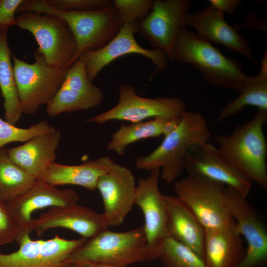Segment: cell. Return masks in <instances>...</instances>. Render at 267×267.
<instances>
[{"instance_id":"cell-1","label":"cell","mask_w":267,"mask_h":267,"mask_svg":"<svg viewBox=\"0 0 267 267\" xmlns=\"http://www.w3.org/2000/svg\"><path fill=\"white\" fill-rule=\"evenodd\" d=\"M164 136L161 143L152 152L137 158L135 166L139 170L151 171L161 168V178L171 183L184 172L183 160L190 149L208 142L211 132L201 114L186 110L177 127Z\"/></svg>"},{"instance_id":"cell-2","label":"cell","mask_w":267,"mask_h":267,"mask_svg":"<svg viewBox=\"0 0 267 267\" xmlns=\"http://www.w3.org/2000/svg\"><path fill=\"white\" fill-rule=\"evenodd\" d=\"M267 111L258 110L250 121L226 135H216L219 151L250 182L267 189V142L264 125Z\"/></svg>"},{"instance_id":"cell-3","label":"cell","mask_w":267,"mask_h":267,"mask_svg":"<svg viewBox=\"0 0 267 267\" xmlns=\"http://www.w3.org/2000/svg\"><path fill=\"white\" fill-rule=\"evenodd\" d=\"M174 61L196 68L209 83L238 92L250 78L244 73L236 59L225 56L211 42L186 26L178 35Z\"/></svg>"},{"instance_id":"cell-4","label":"cell","mask_w":267,"mask_h":267,"mask_svg":"<svg viewBox=\"0 0 267 267\" xmlns=\"http://www.w3.org/2000/svg\"><path fill=\"white\" fill-rule=\"evenodd\" d=\"M21 9L23 12L53 15L63 20L76 41V60L85 50H95L106 45L123 26L112 4L96 10L71 11L55 9L46 0H26Z\"/></svg>"},{"instance_id":"cell-5","label":"cell","mask_w":267,"mask_h":267,"mask_svg":"<svg viewBox=\"0 0 267 267\" xmlns=\"http://www.w3.org/2000/svg\"><path fill=\"white\" fill-rule=\"evenodd\" d=\"M149 262L143 227L123 232L105 230L87 239L68 258V264L92 263L124 267Z\"/></svg>"},{"instance_id":"cell-6","label":"cell","mask_w":267,"mask_h":267,"mask_svg":"<svg viewBox=\"0 0 267 267\" xmlns=\"http://www.w3.org/2000/svg\"><path fill=\"white\" fill-rule=\"evenodd\" d=\"M15 26L30 32L42 54L49 66L67 69L76 60L74 37L65 22L58 16L34 11L22 12Z\"/></svg>"},{"instance_id":"cell-7","label":"cell","mask_w":267,"mask_h":267,"mask_svg":"<svg viewBox=\"0 0 267 267\" xmlns=\"http://www.w3.org/2000/svg\"><path fill=\"white\" fill-rule=\"evenodd\" d=\"M32 64L12 55L13 71L23 113L35 114L53 98L60 88L67 69L48 65L43 55L34 54Z\"/></svg>"},{"instance_id":"cell-8","label":"cell","mask_w":267,"mask_h":267,"mask_svg":"<svg viewBox=\"0 0 267 267\" xmlns=\"http://www.w3.org/2000/svg\"><path fill=\"white\" fill-rule=\"evenodd\" d=\"M225 186L209 178L188 175L175 181L177 196L192 212L204 229L219 228L233 220L224 202Z\"/></svg>"},{"instance_id":"cell-9","label":"cell","mask_w":267,"mask_h":267,"mask_svg":"<svg viewBox=\"0 0 267 267\" xmlns=\"http://www.w3.org/2000/svg\"><path fill=\"white\" fill-rule=\"evenodd\" d=\"M118 89V103L111 109L87 119V122L101 125L112 120L134 123L153 117L175 119L180 118L186 111V103L177 96L142 97L136 94L134 87L131 85L121 84Z\"/></svg>"},{"instance_id":"cell-10","label":"cell","mask_w":267,"mask_h":267,"mask_svg":"<svg viewBox=\"0 0 267 267\" xmlns=\"http://www.w3.org/2000/svg\"><path fill=\"white\" fill-rule=\"evenodd\" d=\"M191 6L188 0H154L149 14L136 22V33L154 48L162 51L168 61L174 62L176 41L185 26L184 16Z\"/></svg>"},{"instance_id":"cell-11","label":"cell","mask_w":267,"mask_h":267,"mask_svg":"<svg viewBox=\"0 0 267 267\" xmlns=\"http://www.w3.org/2000/svg\"><path fill=\"white\" fill-rule=\"evenodd\" d=\"M31 233L20 232L17 251L0 253V267H65L70 255L87 239H66L56 234L47 240H33Z\"/></svg>"},{"instance_id":"cell-12","label":"cell","mask_w":267,"mask_h":267,"mask_svg":"<svg viewBox=\"0 0 267 267\" xmlns=\"http://www.w3.org/2000/svg\"><path fill=\"white\" fill-rule=\"evenodd\" d=\"M225 205L246 242L245 256L237 267H264L267 263V231L253 207L236 191L225 186Z\"/></svg>"},{"instance_id":"cell-13","label":"cell","mask_w":267,"mask_h":267,"mask_svg":"<svg viewBox=\"0 0 267 267\" xmlns=\"http://www.w3.org/2000/svg\"><path fill=\"white\" fill-rule=\"evenodd\" d=\"M160 177V169H156L146 178H139L134 198V205L144 216L143 227L149 262L157 260L160 247L169 236L166 207L159 188Z\"/></svg>"},{"instance_id":"cell-14","label":"cell","mask_w":267,"mask_h":267,"mask_svg":"<svg viewBox=\"0 0 267 267\" xmlns=\"http://www.w3.org/2000/svg\"><path fill=\"white\" fill-rule=\"evenodd\" d=\"M104 98L103 90L89 79L84 62L77 59L67 69L60 88L46 105V112L54 117L64 112L94 108Z\"/></svg>"},{"instance_id":"cell-15","label":"cell","mask_w":267,"mask_h":267,"mask_svg":"<svg viewBox=\"0 0 267 267\" xmlns=\"http://www.w3.org/2000/svg\"><path fill=\"white\" fill-rule=\"evenodd\" d=\"M135 23L123 25L118 34L106 45L95 50L82 52L78 59L86 66L89 79L92 81L102 69L115 59L125 55L136 54L150 60L157 70L164 71L168 60L161 50L148 49L141 46L136 41Z\"/></svg>"},{"instance_id":"cell-16","label":"cell","mask_w":267,"mask_h":267,"mask_svg":"<svg viewBox=\"0 0 267 267\" xmlns=\"http://www.w3.org/2000/svg\"><path fill=\"white\" fill-rule=\"evenodd\" d=\"M188 175L203 177L228 186L246 198L252 183L231 166L217 147L207 142L190 149L183 160Z\"/></svg>"},{"instance_id":"cell-17","label":"cell","mask_w":267,"mask_h":267,"mask_svg":"<svg viewBox=\"0 0 267 267\" xmlns=\"http://www.w3.org/2000/svg\"><path fill=\"white\" fill-rule=\"evenodd\" d=\"M109 226L103 213H98L76 204L51 208L39 218L33 219L30 229L41 236L48 230L64 228L88 239L108 229Z\"/></svg>"},{"instance_id":"cell-18","label":"cell","mask_w":267,"mask_h":267,"mask_svg":"<svg viewBox=\"0 0 267 267\" xmlns=\"http://www.w3.org/2000/svg\"><path fill=\"white\" fill-rule=\"evenodd\" d=\"M78 193L73 189H60L37 180L25 193L5 204L7 210L21 232H30L32 214L46 207L67 206L77 204Z\"/></svg>"},{"instance_id":"cell-19","label":"cell","mask_w":267,"mask_h":267,"mask_svg":"<svg viewBox=\"0 0 267 267\" xmlns=\"http://www.w3.org/2000/svg\"><path fill=\"white\" fill-rule=\"evenodd\" d=\"M136 186L132 171L115 163L98 179L96 185L110 226H118L134 205Z\"/></svg>"},{"instance_id":"cell-20","label":"cell","mask_w":267,"mask_h":267,"mask_svg":"<svg viewBox=\"0 0 267 267\" xmlns=\"http://www.w3.org/2000/svg\"><path fill=\"white\" fill-rule=\"evenodd\" d=\"M184 21L186 27L193 28L197 35L211 43L221 44L257 64L249 42L239 32V26L228 24L224 13L211 4L194 13H187Z\"/></svg>"},{"instance_id":"cell-21","label":"cell","mask_w":267,"mask_h":267,"mask_svg":"<svg viewBox=\"0 0 267 267\" xmlns=\"http://www.w3.org/2000/svg\"><path fill=\"white\" fill-rule=\"evenodd\" d=\"M62 138L60 130L36 136L21 145L6 149L16 164L37 180L43 172L55 162L56 151Z\"/></svg>"},{"instance_id":"cell-22","label":"cell","mask_w":267,"mask_h":267,"mask_svg":"<svg viewBox=\"0 0 267 267\" xmlns=\"http://www.w3.org/2000/svg\"><path fill=\"white\" fill-rule=\"evenodd\" d=\"M207 267H237L246 253L244 239L235 221L219 228L204 229Z\"/></svg>"},{"instance_id":"cell-23","label":"cell","mask_w":267,"mask_h":267,"mask_svg":"<svg viewBox=\"0 0 267 267\" xmlns=\"http://www.w3.org/2000/svg\"><path fill=\"white\" fill-rule=\"evenodd\" d=\"M115 163L108 156H101L76 165H63L55 162L43 172L37 180L55 186L75 185L94 190L99 178Z\"/></svg>"},{"instance_id":"cell-24","label":"cell","mask_w":267,"mask_h":267,"mask_svg":"<svg viewBox=\"0 0 267 267\" xmlns=\"http://www.w3.org/2000/svg\"><path fill=\"white\" fill-rule=\"evenodd\" d=\"M169 236L195 252L204 261L205 230L198 220L177 196L163 195Z\"/></svg>"},{"instance_id":"cell-25","label":"cell","mask_w":267,"mask_h":267,"mask_svg":"<svg viewBox=\"0 0 267 267\" xmlns=\"http://www.w3.org/2000/svg\"><path fill=\"white\" fill-rule=\"evenodd\" d=\"M178 119L156 117L149 121L121 124L114 133L107 145V149L123 155L130 144L143 139L166 135L177 126Z\"/></svg>"},{"instance_id":"cell-26","label":"cell","mask_w":267,"mask_h":267,"mask_svg":"<svg viewBox=\"0 0 267 267\" xmlns=\"http://www.w3.org/2000/svg\"><path fill=\"white\" fill-rule=\"evenodd\" d=\"M9 28H0V90L4 99L5 120L15 125L23 112L14 77L11 52L7 42Z\"/></svg>"},{"instance_id":"cell-27","label":"cell","mask_w":267,"mask_h":267,"mask_svg":"<svg viewBox=\"0 0 267 267\" xmlns=\"http://www.w3.org/2000/svg\"><path fill=\"white\" fill-rule=\"evenodd\" d=\"M263 58L259 73L250 76L239 92V96L222 108L216 118V122L238 114L247 106L267 111V56L264 55Z\"/></svg>"},{"instance_id":"cell-28","label":"cell","mask_w":267,"mask_h":267,"mask_svg":"<svg viewBox=\"0 0 267 267\" xmlns=\"http://www.w3.org/2000/svg\"><path fill=\"white\" fill-rule=\"evenodd\" d=\"M37 180L9 158L6 149H0V200L4 203L20 196Z\"/></svg>"},{"instance_id":"cell-29","label":"cell","mask_w":267,"mask_h":267,"mask_svg":"<svg viewBox=\"0 0 267 267\" xmlns=\"http://www.w3.org/2000/svg\"><path fill=\"white\" fill-rule=\"evenodd\" d=\"M158 259L164 267H207L204 261L195 252L171 236L160 247Z\"/></svg>"},{"instance_id":"cell-30","label":"cell","mask_w":267,"mask_h":267,"mask_svg":"<svg viewBox=\"0 0 267 267\" xmlns=\"http://www.w3.org/2000/svg\"><path fill=\"white\" fill-rule=\"evenodd\" d=\"M56 128L44 120L27 128L16 127L0 118V149L13 142H26L33 137L50 133Z\"/></svg>"},{"instance_id":"cell-31","label":"cell","mask_w":267,"mask_h":267,"mask_svg":"<svg viewBox=\"0 0 267 267\" xmlns=\"http://www.w3.org/2000/svg\"><path fill=\"white\" fill-rule=\"evenodd\" d=\"M152 0H114L112 5L122 25L135 23L146 16L152 8Z\"/></svg>"},{"instance_id":"cell-32","label":"cell","mask_w":267,"mask_h":267,"mask_svg":"<svg viewBox=\"0 0 267 267\" xmlns=\"http://www.w3.org/2000/svg\"><path fill=\"white\" fill-rule=\"evenodd\" d=\"M50 6L63 11H85L103 9L112 4L110 0H46Z\"/></svg>"},{"instance_id":"cell-33","label":"cell","mask_w":267,"mask_h":267,"mask_svg":"<svg viewBox=\"0 0 267 267\" xmlns=\"http://www.w3.org/2000/svg\"><path fill=\"white\" fill-rule=\"evenodd\" d=\"M20 229L9 214L5 203L0 200V246L16 241Z\"/></svg>"},{"instance_id":"cell-34","label":"cell","mask_w":267,"mask_h":267,"mask_svg":"<svg viewBox=\"0 0 267 267\" xmlns=\"http://www.w3.org/2000/svg\"><path fill=\"white\" fill-rule=\"evenodd\" d=\"M23 0H0V28L15 25V13Z\"/></svg>"},{"instance_id":"cell-35","label":"cell","mask_w":267,"mask_h":267,"mask_svg":"<svg viewBox=\"0 0 267 267\" xmlns=\"http://www.w3.org/2000/svg\"><path fill=\"white\" fill-rule=\"evenodd\" d=\"M210 4L223 13H233L242 1L240 0H210Z\"/></svg>"},{"instance_id":"cell-36","label":"cell","mask_w":267,"mask_h":267,"mask_svg":"<svg viewBox=\"0 0 267 267\" xmlns=\"http://www.w3.org/2000/svg\"><path fill=\"white\" fill-rule=\"evenodd\" d=\"M84 267H127L115 265L97 264L92 263H84L81 264Z\"/></svg>"},{"instance_id":"cell-37","label":"cell","mask_w":267,"mask_h":267,"mask_svg":"<svg viewBox=\"0 0 267 267\" xmlns=\"http://www.w3.org/2000/svg\"><path fill=\"white\" fill-rule=\"evenodd\" d=\"M65 267H84L80 264H70Z\"/></svg>"}]
</instances>
